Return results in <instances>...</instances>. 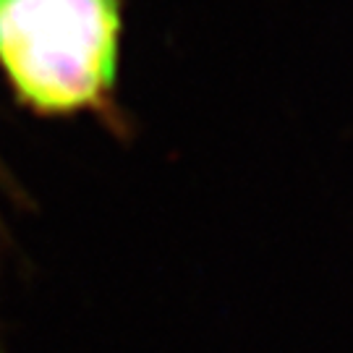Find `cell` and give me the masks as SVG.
Wrapping results in <instances>:
<instances>
[{
	"label": "cell",
	"mask_w": 353,
	"mask_h": 353,
	"mask_svg": "<svg viewBox=\"0 0 353 353\" xmlns=\"http://www.w3.org/2000/svg\"><path fill=\"white\" fill-rule=\"evenodd\" d=\"M121 0H0V68L45 115L100 108L113 92Z\"/></svg>",
	"instance_id": "obj_1"
}]
</instances>
